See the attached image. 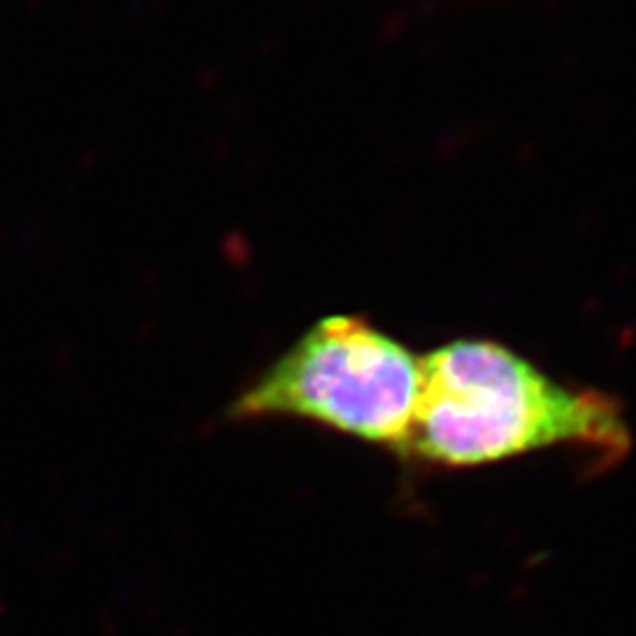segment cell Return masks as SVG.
<instances>
[{
  "label": "cell",
  "mask_w": 636,
  "mask_h": 636,
  "mask_svg": "<svg viewBox=\"0 0 636 636\" xmlns=\"http://www.w3.org/2000/svg\"><path fill=\"white\" fill-rule=\"evenodd\" d=\"M422 358L366 318L326 316L226 406L231 422L297 419L403 456L417 419Z\"/></svg>",
  "instance_id": "cell-2"
},
{
  "label": "cell",
  "mask_w": 636,
  "mask_h": 636,
  "mask_svg": "<svg viewBox=\"0 0 636 636\" xmlns=\"http://www.w3.org/2000/svg\"><path fill=\"white\" fill-rule=\"evenodd\" d=\"M578 448L610 464L631 430L613 395L557 382L493 340H456L422 358V390L403 454L432 467H483Z\"/></svg>",
  "instance_id": "cell-1"
}]
</instances>
